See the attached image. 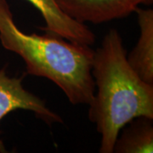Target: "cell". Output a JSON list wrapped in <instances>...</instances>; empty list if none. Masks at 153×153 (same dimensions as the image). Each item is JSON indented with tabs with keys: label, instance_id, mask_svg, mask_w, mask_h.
Returning a JSON list of instances; mask_svg holds the SVG:
<instances>
[{
	"label": "cell",
	"instance_id": "1",
	"mask_svg": "<svg viewBox=\"0 0 153 153\" xmlns=\"http://www.w3.org/2000/svg\"><path fill=\"white\" fill-rule=\"evenodd\" d=\"M91 72L98 91L88 105V118L101 135L100 152L112 153L126 124L140 117L153 119V84L132 69L116 29H111L94 50Z\"/></svg>",
	"mask_w": 153,
	"mask_h": 153
},
{
	"label": "cell",
	"instance_id": "2",
	"mask_svg": "<svg viewBox=\"0 0 153 153\" xmlns=\"http://www.w3.org/2000/svg\"><path fill=\"white\" fill-rule=\"evenodd\" d=\"M0 41L21 56L28 75L48 78L72 105H90L95 85L92 76L94 50L56 35L22 32L15 22L7 0H0Z\"/></svg>",
	"mask_w": 153,
	"mask_h": 153
},
{
	"label": "cell",
	"instance_id": "3",
	"mask_svg": "<svg viewBox=\"0 0 153 153\" xmlns=\"http://www.w3.org/2000/svg\"><path fill=\"white\" fill-rule=\"evenodd\" d=\"M25 75L10 77L6 67L0 70V122L11 111L25 110L32 111L47 124L63 123L60 115L47 107L44 100L27 91L22 85ZM5 146L0 138V152H6Z\"/></svg>",
	"mask_w": 153,
	"mask_h": 153
},
{
	"label": "cell",
	"instance_id": "4",
	"mask_svg": "<svg viewBox=\"0 0 153 153\" xmlns=\"http://www.w3.org/2000/svg\"><path fill=\"white\" fill-rule=\"evenodd\" d=\"M66 15L81 23L100 24L128 16L140 4L153 0H55Z\"/></svg>",
	"mask_w": 153,
	"mask_h": 153
},
{
	"label": "cell",
	"instance_id": "5",
	"mask_svg": "<svg viewBox=\"0 0 153 153\" xmlns=\"http://www.w3.org/2000/svg\"><path fill=\"white\" fill-rule=\"evenodd\" d=\"M44 17L46 26L39 27L45 33L56 35L71 43L90 46L95 42L94 33L84 23L75 21L60 9L55 0H27Z\"/></svg>",
	"mask_w": 153,
	"mask_h": 153
},
{
	"label": "cell",
	"instance_id": "6",
	"mask_svg": "<svg viewBox=\"0 0 153 153\" xmlns=\"http://www.w3.org/2000/svg\"><path fill=\"white\" fill-rule=\"evenodd\" d=\"M140 35L127 60L144 82L153 84V10L138 7L135 11Z\"/></svg>",
	"mask_w": 153,
	"mask_h": 153
},
{
	"label": "cell",
	"instance_id": "7",
	"mask_svg": "<svg viewBox=\"0 0 153 153\" xmlns=\"http://www.w3.org/2000/svg\"><path fill=\"white\" fill-rule=\"evenodd\" d=\"M152 118L140 117L126 124L117 138L113 152L152 153L153 125Z\"/></svg>",
	"mask_w": 153,
	"mask_h": 153
}]
</instances>
